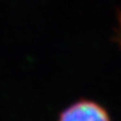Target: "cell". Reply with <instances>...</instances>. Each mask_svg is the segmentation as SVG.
I'll list each match as a JSON object with an SVG mask.
<instances>
[{
    "instance_id": "1",
    "label": "cell",
    "mask_w": 121,
    "mask_h": 121,
    "mask_svg": "<svg viewBox=\"0 0 121 121\" xmlns=\"http://www.w3.org/2000/svg\"><path fill=\"white\" fill-rule=\"evenodd\" d=\"M59 121H111L107 112L94 101L81 100L67 107Z\"/></svg>"
}]
</instances>
